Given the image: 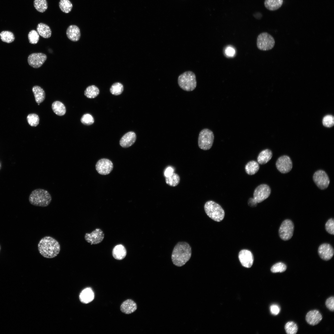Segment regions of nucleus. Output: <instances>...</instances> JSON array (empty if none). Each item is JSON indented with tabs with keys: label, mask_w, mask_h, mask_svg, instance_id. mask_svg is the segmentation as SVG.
<instances>
[{
	"label": "nucleus",
	"mask_w": 334,
	"mask_h": 334,
	"mask_svg": "<svg viewBox=\"0 0 334 334\" xmlns=\"http://www.w3.org/2000/svg\"><path fill=\"white\" fill-rule=\"evenodd\" d=\"M38 249L44 257L51 259L59 253L61 246L58 242L53 237L46 236L42 238L38 244Z\"/></svg>",
	"instance_id": "f257e3e1"
},
{
	"label": "nucleus",
	"mask_w": 334,
	"mask_h": 334,
	"mask_svg": "<svg viewBox=\"0 0 334 334\" xmlns=\"http://www.w3.org/2000/svg\"><path fill=\"white\" fill-rule=\"evenodd\" d=\"M191 248L190 245L185 242H180L174 247L171 255L173 263L177 267H182L190 259Z\"/></svg>",
	"instance_id": "f03ea898"
},
{
	"label": "nucleus",
	"mask_w": 334,
	"mask_h": 334,
	"mask_svg": "<svg viewBox=\"0 0 334 334\" xmlns=\"http://www.w3.org/2000/svg\"><path fill=\"white\" fill-rule=\"evenodd\" d=\"M29 201L34 206L45 207L49 204L52 201V197L47 191L38 188L31 192L29 197Z\"/></svg>",
	"instance_id": "7ed1b4c3"
},
{
	"label": "nucleus",
	"mask_w": 334,
	"mask_h": 334,
	"mask_svg": "<svg viewBox=\"0 0 334 334\" xmlns=\"http://www.w3.org/2000/svg\"><path fill=\"white\" fill-rule=\"evenodd\" d=\"M178 81L180 87L186 91H193L197 85L195 75L191 71H185L180 75Z\"/></svg>",
	"instance_id": "20e7f679"
},
{
	"label": "nucleus",
	"mask_w": 334,
	"mask_h": 334,
	"mask_svg": "<svg viewBox=\"0 0 334 334\" xmlns=\"http://www.w3.org/2000/svg\"><path fill=\"white\" fill-rule=\"evenodd\" d=\"M204 209L207 215L214 221L220 222L224 219V210L220 205L213 201L207 202L204 204Z\"/></svg>",
	"instance_id": "39448f33"
},
{
	"label": "nucleus",
	"mask_w": 334,
	"mask_h": 334,
	"mask_svg": "<svg viewBox=\"0 0 334 334\" xmlns=\"http://www.w3.org/2000/svg\"><path fill=\"white\" fill-rule=\"evenodd\" d=\"M214 139V135L210 130L205 128L199 132L198 138V144L200 148L204 150L210 149Z\"/></svg>",
	"instance_id": "423d86ee"
},
{
	"label": "nucleus",
	"mask_w": 334,
	"mask_h": 334,
	"mask_svg": "<svg viewBox=\"0 0 334 334\" xmlns=\"http://www.w3.org/2000/svg\"><path fill=\"white\" fill-rule=\"evenodd\" d=\"M275 44V41L270 34L267 32L260 34L257 37V46L262 51H268L272 49Z\"/></svg>",
	"instance_id": "0eeeda50"
},
{
	"label": "nucleus",
	"mask_w": 334,
	"mask_h": 334,
	"mask_svg": "<svg viewBox=\"0 0 334 334\" xmlns=\"http://www.w3.org/2000/svg\"><path fill=\"white\" fill-rule=\"evenodd\" d=\"M294 229V225L292 221L286 219L282 223L279 229V234L280 238L283 240L287 241L292 237Z\"/></svg>",
	"instance_id": "6e6552de"
},
{
	"label": "nucleus",
	"mask_w": 334,
	"mask_h": 334,
	"mask_svg": "<svg viewBox=\"0 0 334 334\" xmlns=\"http://www.w3.org/2000/svg\"><path fill=\"white\" fill-rule=\"evenodd\" d=\"M313 178L317 186L321 190L326 189L329 184V177L323 170H319L316 171L313 175Z\"/></svg>",
	"instance_id": "1a4fd4ad"
},
{
	"label": "nucleus",
	"mask_w": 334,
	"mask_h": 334,
	"mask_svg": "<svg viewBox=\"0 0 334 334\" xmlns=\"http://www.w3.org/2000/svg\"><path fill=\"white\" fill-rule=\"evenodd\" d=\"M271 192L270 188L268 185L261 184L255 190L253 198L257 203H260L267 199L269 196Z\"/></svg>",
	"instance_id": "9d476101"
},
{
	"label": "nucleus",
	"mask_w": 334,
	"mask_h": 334,
	"mask_svg": "<svg viewBox=\"0 0 334 334\" xmlns=\"http://www.w3.org/2000/svg\"><path fill=\"white\" fill-rule=\"evenodd\" d=\"M277 169L281 173H285L289 172L293 167L292 162L288 156L284 155L279 157L276 162Z\"/></svg>",
	"instance_id": "9b49d317"
},
{
	"label": "nucleus",
	"mask_w": 334,
	"mask_h": 334,
	"mask_svg": "<svg viewBox=\"0 0 334 334\" xmlns=\"http://www.w3.org/2000/svg\"><path fill=\"white\" fill-rule=\"evenodd\" d=\"M46 55L42 53H34L29 55L28 61L29 65L33 68L41 67L46 60Z\"/></svg>",
	"instance_id": "f8f14e48"
},
{
	"label": "nucleus",
	"mask_w": 334,
	"mask_h": 334,
	"mask_svg": "<svg viewBox=\"0 0 334 334\" xmlns=\"http://www.w3.org/2000/svg\"><path fill=\"white\" fill-rule=\"evenodd\" d=\"M113 168L112 162L109 159L103 158L99 160L96 165V171L100 174L106 175L109 174Z\"/></svg>",
	"instance_id": "ddd939ff"
},
{
	"label": "nucleus",
	"mask_w": 334,
	"mask_h": 334,
	"mask_svg": "<svg viewBox=\"0 0 334 334\" xmlns=\"http://www.w3.org/2000/svg\"><path fill=\"white\" fill-rule=\"evenodd\" d=\"M104 237V234L103 231L99 228L96 229L91 233H86L84 237L85 240L91 245L101 243Z\"/></svg>",
	"instance_id": "4468645a"
},
{
	"label": "nucleus",
	"mask_w": 334,
	"mask_h": 334,
	"mask_svg": "<svg viewBox=\"0 0 334 334\" xmlns=\"http://www.w3.org/2000/svg\"><path fill=\"white\" fill-rule=\"evenodd\" d=\"M334 253L333 247L328 243L323 244L318 248V254L320 257L324 260L330 259L333 257Z\"/></svg>",
	"instance_id": "2eb2a0df"
},
{
	"label": "nucleus",
	"mask_w": 334,
	"mask_h": 334,
	"mask_svg": "<svg viewBox=\"0 0 334 334\" xmlns=\"http://www.w3.org/2000/svg\"><path fill=\"white\" fill-rule=\"evenodd\" d=\"M238 258L242 265L244 267L250 268L252 266L254 258L252 254L247 250H242L238 254Z\"/></svg>",
	"instance_id": "dca6fc26"
},
{
	"label": "nucleus",
	"mask_w": 334,
	"mask_h": 334,
	"mask_svg": "<svg viewBox=\"0 0 334 334\" xmlns=\"http://www.w3.org/2000/svg\"><path fill=\"white\" fill-rule=\"evenodd\" d=\"M322 319V315L319 311L317 310H311L309 311L306 316V322L312 326L318 324Z\"/></svg>",
	"instance_id": "f3484780"
},
{
	"label": "nucleus",
	"mask_w": 334,
	"mask_h": 334,
	"mask_svg": "<svg viewBox=\"0 0 334 334\" xmlns=\"http://www.w3.org/2000/svg\"><path fill=\"white\" fill-rule=\"evenodd\" d=\"M136 138V134L134 132H129L122 137L120 141V144L123 148H128L135 143Z\"/></svg>",
	"instance_id": "a211bd4d"
},
{
	"label": "nucleus",
	"mask_w": 334,
	"mask_h": 334,
	"mask_svg": "<svg viewBox=\"0 0 334 334\" xmlns=\"http://www.w3.org/2000/svg\"><path fill=\"white\" fill-rule=\"evenodd\" d=\"M120 308L122 313L126 314H130L136 310L137 305L134 301L131 299H128L122 303Z\"/></svg>",
	"instance_id": "6ab92c4d"
},
{
	"label": "nucleus",
	"mask_w": 334,
	"mask_h": 334,
	"mask_svg": "<svg viewBox=\"0 0 334 334\" xmlns=\"http://www.w3.org/2000/svg\"><path fill=\"white\" fill-rule=\"evenodd\" d=\"M66 34L69 39L74 42L79 40L81 35L79 28L75 25H71L68 27L66 31Z\"/></svg>",
	"instance_id": "aec40b11"
},
{
	"label": "nucleus",
	"mask_w": 334,
	"mask_h": 334,
	"mask_svg": "<svg viewBox=\"0 0 334 334\" xmlns=\"http://www.w3.org/2000/svg\"><path fill=\"white\" fill-rule=\"evenodd\" d=\"M94 297V292L90 288H87L83 290L79 295L80 301L85 304L88 303L92 302Z\"/></svg>",
	"instance_id": "412c9836"
},
{
	"label": "nucleus",
	"mask_w": 334,
	"mask_h": 334,
	"mask_svg": "<svg viewBox=\"0 0 334 334\" xmlns=\"http://www.w3.org/2000/svg\"><path fill=\"white\" fill-rule=\"evenodd\" d=\"M126 250L124 246L118 244L115 246L112 250V255L113 258L118 260L124 259L126 256Z\"/></svg>",
	"instance_id": "4be33fe9"
},
{
	"label": "nucleus",
	"mask_w": 334,
	"mask_h": 334,
	"mask_svg": "<svg viewBox=\"0 0 334 334\" xmlns=\"http://www.w3.org/2000/svg\"><path fill=\"white\" fill-rule=\"evenodd\" d=\"M36 30L39 34L43 38H48L51 36V29L48 25L42 23L38 24Z\"/></svg>",
	"instance_id": "5701e85b"
},
{
	"label": "nucleus",
	"mask_w": 334,
	"mask_h": 334,
	"mask_svg": "<svg viewBox=\"0 0 334 334\" xmlns=\"http://www.w3.org/2000/svg\"><path fill=\"white\" fill-rule=\"evenodd\" d=\"M272 156V151L269 149H266L261 152L257 157V161L261 165H263L268 162L271 159Z\"/></svg>",
	"instance_id": "b1692460"
},
{
	"label": "nucleus",
	"mask_w": 334,
	"mask_h": 334,
	"mask_svg": "<svg viewBox=\"0 0 334 334\" xmlns=\"http://www.w3.org/2000/svg\"><path fill=\"white\" fill-rule=\"evenodd\" d=\"M32 90L36 102L39 104L43 102L45 98V93L44 90L38 86H33Z\"/></svg>",
	"instance_id": "393cba45"
},
{
	"label": "nucleus",
	"mask_w": 334,
	"mask_h": 334,
	"mask_svg": "<svg viewBox=\"0 0 334 334\" xmlns=\"http://www.w3.org/2000/svg\"><path fill=\"white\" fill-rule=\"evenodd\" d=\"M283 0H265L264 5L268 10L273 11L279 9L282 5Z\"/></svg>",
	"instance_id": "a878e982"
},
{
	"label": "nucleus",
	"mask_w": 334,
	"mask_h": 334,
	"mask_svg": "<svg viewBox=\"0 0 334 334\" xmlns=\"http://www.w3.org/2000/svg\"><path fill=\"white\" fill-rule=\"evenodd\" d=\"M52 108L53 112L58 116H62L66 113V107L60 101H56L54 102L52 105Z\"/></svg>",
	"instance_id": "bb28decb"
},
{
	"label": "nucleus",
	"mask_w": 334,
	"mask_h": 334,
	"mask_svg": "<svg viewBox=\"0 0 334 334\" xmlns=\"http://www.w3.org/2000/svg\"><path fill=\"white\" fill-rule=\"evenodd\" d=\"M259 168L258 163L255 161H249L245 166V169L246 173L250 175H253L255 174L259 170Z\"/></svg>",
	"instance_id": "cd10ccee"
},
{
	"label": "nucleus",
	"mask_w": 334,
	"mask_h": 334,
	"mask_svg": "<svg viewBox=\"0 0 334 334\" xmlns=\"http://www.w3.org/2000/svg\"><path fill=\"white\" fill-rule=\"evenodd\" d=\"M99 93L98 88L94 85L88 86L85 90L84 95L89 98H94L96 97Z\"/></svg>",
	"instance_id": "c85d7f7f"
},
{
	"label": "nucleus",
	"mask_w": 334,
	"mask_h": 334,
	"mask_svg": "<svg viewBox=\"0 0 334 334\" xmlns=\"http://www.w3.org/2000/svg\"><path fill=\"white\" fill-rule=\"evenodd\" d=\"M33 4L36 10L41 13L45 11L48 8L47 0H34Z\"/></svg>",
	"instance_id": "c756f323"
},
{
	"label": "nucleus",
	"mask_w": 334,
	"mask_h": 334,
	"mask_svg": "<svg viewBox=\"0 0 334 334\" xmlns=\"http://www.w3.org/2000/svg\"><path fill=\"white\" fill-rule=\"evenodd\" d=\"M59 6L61 11L66 13L70 12L73 7L72 4L69 0H60Z\"/></svg>",
	"instance_id": "7c9ffc66"
},
{
	"label": "nucleus",
	"mask_w": 334,
	"mask_h": 334,
	"mask_svg": "<svg viewBox=\"0 0 334 334\" xmlns=\"http://www.w3.org/2000/svg\"><path fill=\"white\" fill-rule=\"evenodd\" d=\"M166 183L172 186H175L179 183L180 178L179 176L177 173H173L171 176L165 177Z\"/></svg>",
	"instance_id": "2f4dec72"
},
{
	"label": "nucleus",
	"mask_w": 334,
	"mask_h": 334,
	"mask_svg": "<svg viewBox=\"0 0 334 334\" xmlns=\"http://www.w3.org/2000/svg\"><path fill=\"white\" fill-rule=\"evenodd\" d=\"M2 41L7 43H10L14 40L15 36L12 32L9 31H3L0 33Z\"/></svg>",
	"instance_id": "473e14b6"
},
{
	"label": "nucleus",
	"mask_w": 334,
	"mask_h": 334,
	"mask_svg": "<svg viewBox=\"0 0 334 334\" xmlns=\"http://www.w3.org/2000/svg\"><path fill=\"white\" fill-rule=\"evenodd\" d=\"M285 328L287 334H295L298 330L297 324L293 321L287 322L285 325Z\"/></svg>",
	"instance_id": "72a5a7b5"
},
{
	"label": "nucleus",
	"mask_w": 334,
	"mask_h": 334,
	"mask_svg": "<svg viewBox=\"0 0 334 334\" xmlns=\"http://www.w3.org/2000/svg\"><path fill=\"white\" fill-rule=\"evenodd\" d=\"M123 90V85L119 82L114 83L110 89V91L111 93L114 95H120L122 93Z\"/></svg>",
	"instance_id": "f704fd0d"
},
{
	"label": "nucleus",
	"mask_w": 334,
	"mask_h": 334,
	"mask_svg": "<svg viewBox=\"0 0 334 334\" xmlns=\"http://www.w3.org/2000/svg\"><path fill=\"white\" fill-rule=\"evenodd\" d=\"M27 118L28 123L32 126H36L39 123V118L36 114H29L27 116Z\"/></svg>",
	"instance_id": "c9c22d12"
},
{
	"label": "nucleus",
	"mask_w": 334,
	"mask_h": 334,
	"mask_svg": "<svg viewBox=\"0 0 334 334\" xmlns=\"http://www.w3.org/2000/svg\"><path fill=\"white\" fill-rule=\"evenodd\" d=\"M286 266L285 263L280 262L273 265L271 268V271L273 273L282 272L286 270Z\"/></svg>",
	"instance_id": "e433bc0d"
},
{
	"label": "nucleus",
	"mask_w": 334,
	"mask_h": 334,
	"mask_svg": "<svg viewBox=\"0 0 334 334\" xmlns=\"http://www.w3.org/2000/svg\"><path fill=\"white\" fill-rule=\"evenodd\" d=\"M28 37L30 43L35 44L37 43L39 39V35L36 30H32L28 33Z\"/></svg>",
	"instance_id": "4c0bfd02"
},
{
	"label": "nucleus",
	"mask_w": 334,
	"mask_h": 334,
	"mask_svg": "<svg viewBox=\"0 0 334 334\" xmlns=\"http://www.w3.org/2000/svg\"><path fill=\"white\" fill-rule=\"evenodd\" d=\"M322 123L325 127L329 128L333 126L334 125V117L332 115H327L325 116L322 120Z\"/></svg>",
	"instance_id": "58836bf2"
},
{
	"label": "nucleus",
	"mask_w": 334,
	"mask_h": 334,
	"mask_svg": "<svg viewBox=\"0 0 334 334\" xmlns=\"http://www.w3.org/2000/svg\"><path fill=\"white\" fill-rule=\"evenodd\" d=\"M81 122L83 124L86 125H90L94 122L93 117L90 114L86 113L82 117Z\"/></svg>",
	"instance_id": "ea45409f"
},
{
	"label": "nucleus",
	"mask_w": 334,
	"mask_h": 334,
	"mask_svg": "<svg viewBox=\"0 0 334 334\" xmlns=\"http://www.w3.org/2000/svg\"><path fill=\"white\" fill-rule=\"evenodd\" d=\"M326 231L329 233L334 234V220L331 218L326 222L325 225Z\"/></svg>",
	"instance_id": "a19ab883"
},
{
	"label": "nucleus",
	"mask_w": 334,
	"mask_h": 334,
	"mask_svg": "<svg viewBox=\"0 0 334 334\" xmlns=\"http://www.w3.org/2000/svg\"><path fill=\"white\" fill-rule=\"evenodd\" d=\"M325 305L327 307L330 311H333L334 310V298L333 297H331L328 298L325 302Z\"/></svg>",
	"instance_id": "79ce46f5"
},
{
	"label": "nucleus",
	"mask_w": 334,
	"mask_h": 334,
	"mask_svg": "<svg viewBox=\"0 0 334 334\" xmlns=\"http://www.w3.org/2000/svg\"><path fill=\"white\" fill-rule=\"evenodd\" d=\"M280 309L279 306L276 304H273L270 307V311L271 313L274 315H277L280 312Z\"/></svg>",
	"instance_id": "37998d69"
},
{
	"label": "nucleus",
	"mask_w": 334,
	"mask_h": 334,
	"mask_svg": "<svg viewBox=\"0 0 334 334\" xmlns=\"http://www.w3.org/2000/svg\"><path fill=\"white\" fill-rule=\"evenodd\" d=\"M225 53L227 56L233 57L235 54V50L231 47H228L225 49Z\"/></svg>",
	"instance_id": "c03bdc74"
},
{
	"label": "nucleus",
	"mask_w": 334,
	"mask_h": 334,
	"mask_svg": "<svg viewBox=\"0 0 334 334\" xmlns=\"http://www.w3.org/2000/svg\"><path fill=\"white\" fill-rule=\"evenodd\" d=\"M174 169L171 167H168L166 168L164 172L165 176L166 177L171 175L174 173Z\"/></svg>",
	"instance_id": "a18cd8bd"
},
{
	"label": "nucleus",
	"mask_w": 334,
	"mask_h": 334,
	"mask_svg": "<svg viewBox=\"0 0 334 334\" xmlns=\"http://www.w3.org/2000/svg\"><path fill=\"white\" fill-rule=\"evenodd\" d=\"M248 205L251 207H256L257 203L255 200L253 198H250L248 200Z\"/></svg>",
	"instance_id": "49530a36"
},
{
	"label": "nucleus",
	"mask_w": 334,
	"mask_h": 334,
	"mask_svg": "<svg viewBox=\"0 0 334 334\" xmlns=\"http://www.w3.org/2000/svg\"><path fill=\"white\" fill-rule=\"evenodd\" d=\"M38 105H40V104H39V103H38Z\"/></svg>",
	"instance_id": "de8ad7c7"
},
{
	"label": "nucleus",
	"mask_w": 334,
	"mask_h": 334,
	"mask_svg": "<svg viewBox=\"0 0 334 334\" xmlns=\"http://www.w3.org/2000/svg\"><path fill=\"white\" fill-rule=\"evenodd\" d=\"M0 249H1V247H0Z\"/></svg>",
	"instance_id": "09e8293b"
}]
</instances>
